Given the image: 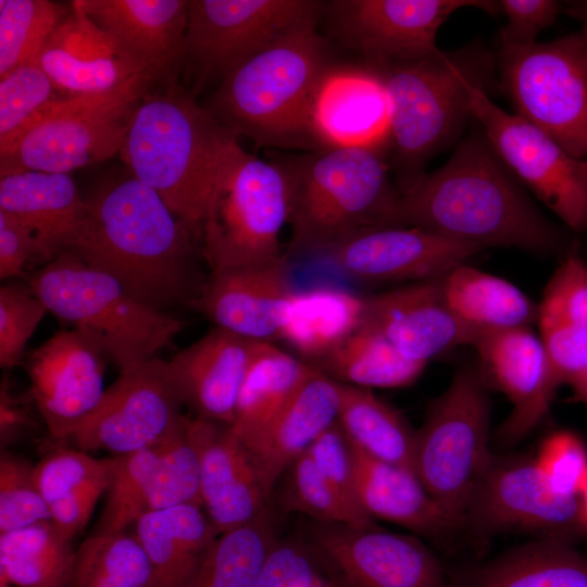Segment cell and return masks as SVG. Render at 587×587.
I'll list each match as a JSON object with an SVG mask.
<instances>
[{
  "label": "cell",
  "mask_w": 587,
  "mask_h": 587,
  "mask_svg": "<svg viewBox=\"0 0 587 587\" xmlns=\"http://www.w3.org/2000/svg\"><path fill=\"white\" fill-rule=\"evenodd\" d=\"M0 211L34 230L48 263L75 245L87 204L70 174L24 171L1 177Z\"/></svg>",
  "instance_id": "cell-29"
},
{
  "label": "cell",
  "mask_w": 587,
  "mask_h": 587,
  "mask_svg": "<svg viewBox=\"0 0 587 587\" xmlns=\"http://www.w3.org/2000/svg\"><path fill=\"white\" fill-rule=\"evenodd\" d=\"M182 407L168 362L155 357L121 369L66 441L86 452L128 454L160 440L183 416Z\"/></svg>",
  "instance_id": "cell-15"
},
{
  "label": "cell",
  "mask_w": 587,
  "mask_h": 587,
  "mask_svg": "<svg viewBox=\"0 0 587 587\" xmlns=\"http://www.w3.org/2000/svg\"><path fill=\"white\" fill-rule=\"evenodd\" d=\"M305 452L342 500L358 513L371 519L359 504L352 448L338 422L323 432Z\"/></svg>",
  "instance_id": "cell-50"
},
{
  "label": "cell",
  "mask_w": 587,
  "mask_h": 587,
  "mask_svg": "<svg viewBox=\"0 0 587 587\" xmlns=\"http://www.w3.org/2000/svg\"><path fill=\"white\" fill-rule=\"evenodd\" d=\"M350 444L358 501L372 520L380 519L438 539L461 529L412 469L378 460Z\"/></svg>",
  "instance_id": "cell-30"
},
{
  "label": "cell",
  "mask_w": 587,
  "mask_h": 587,
  "mask_svg": "<svg viewBox=\"0 0 587 587\" xmlns=\"http://www.w3.org/2000/svg\"><path fill=\"white\" fill-rule=\"evenodd\" d=\"M111 478L91 483L49 507L50 521L64 537L72 540L85 527Z\"/></svg>",
  "instance_id": "cell-55"
},
{
  "label": "cell",
  "mask_w": 587,
  "mask_h": 587,
  "mask_svg": "<svg viewBox=\"0 0 587 587\" xmlns=\"http://www.w3.org/2000/svg\"><path fill=\"white\" fill-rule=\"evenodd\" d=\"M158 84L177 80L188 18L186 0H75Z\"/></svg>",
  "instance_id": "cell-25"
},
{
  "label": "cell",
  "mask_w": 587,
  "mask_h": 587,
  "mask_svg": "<svg viewBox=\"0 0 587 587\" xmlns=\"http://www.w3.org/2000/svg\"><path fill=\"white\" fill-rule=\"evenodd\" d=\"M108 357L78 329L60 330L28 353L29 395L54 441H66L105 391Z\"/></svg>",
  "instance_id": "cell-18"
},
{
  "label": "cell",
  "mask_w": 587,
  "mask_h": 587,
  "mask_svg": "<svg viewBox=\"0 0 587 587\" xmlns=\"http://www.w3.org/2000/svg\"><path fill=\"white\" fill-rule=\"evenodd\" d=\"M228 130L173 80L143 96L118 152L133 177L155 190L198 239Z\"/></svg>",
  "instance_id": "cell-6"
},
{
  "label": "cell",
  "mask_w": 587,
  "mask_h": 587,
  "mask_svg": "<svg viewBox=\"0 0 587 587\" xmlns=\"http://www.w3.org/2000/svg\"><path fill=\"white\" fill-rule=\"evenodd\" d=\"M312 364L260 341L246 370L236 402L235 434L247 438L263 429L297 392Z\"/></svg>",
  "instance_id": "cell-36"
},
{
  "label": "cell",
  "mask_w": 587,
  "mask_h": 587,
  "mask_svg": "<svg viewBox=\"0 0 587 587\" xmlns=\"http://www.w3.org/2000/svg\"><path fill=\"white\" fill-rule=\"evenodd\" d=\"M70 13L50 0H0V78L36 59Z\"/></svg>",
  "instance_id": "cell-43"
},
{
  "label": "cell",
  "mask_w": 587,
  "mask_h": 587,
  "mask_svg": "<svg viewBox=\"0 0 587 587\" xmlns=\"http://www.w3.org/2000/svg\"><path fill=\"white\" fill-rule=\"evenodd\" d=\"M114 459H97L77 448H57L34 467L48 508L87 485L112 476Z\"/></svg>",
  "instance_id": "cell-47"
},
{
  "label": "cell",
  "mask_w": 587,
  "mask_h": 587,
  "mask_svg": "<svg viewBox=\"0 0 587 587\" xmlns=\"http://www.w3.org/2000/svg\"><path fill=\"white\" fill-rule=\"evenodd\" d=\"M312 365L339 383L367 389L410 386L426 366L407 359L363 326Z\"/></svg>",
  "instance_id": "cell-39"
},
{
  "label": "cell",
  "mask_w": 587,
  "mask_h": 587,
  "mask_svg": "<svg viewBox=\"0 0 587 587\" xmlns=\"http://www.w3.org/2000/svg\"><path fill=\"white\" fill-rule=\"evenodd\" d=\"M507 16L501 45L523 47L536 42L537 35L552 25L563 4L554 0H500Z\"/></svg>",
  "instance_id": "cell-53"
},
{
  "label": "cell",
  "mask_w": 587,
  "mask_h": 587,
  "mask_svg": "<svg viewBox=\"0 0 587 587\" xmlns=\"http://www.w3.org/2000/svg\"><path fill=\"white\" fill-rule=\"evenodd\" d=\"M311 551L337 587H448V573L420 539L369 525L316 522Z\"/></svg>",
  "instance_id": "cell-14"
},
{
  "label": "cell",
  "mask_w": 587,
  "mask_h": 587,
  "mask_svg": "<svg viewBox=\"0 0 587 587\" xmlns=\"http://www.w3.org/2000/svg\"><path fill=\"white\" fill-rule=\"evenodd\" d=\"M317 20L299 24L236 67L204 108L257 146L321 150L314 109L335 65Z\"/></svg>",
  "instance_id": "cell-3"
},
{
  "label": "cell",
  "mask_w": 587,
  "mask_h": 587,
  "mask_svg": "<svg viewBox=\"0 0 587 587\" xmlns=\"http://www.w3.org/2000/svg\"><path fill=\"white\" fill-rule=\"evenodd\" d=\"M449 309L474 329L530 326L538 305L510 282L462 264L441 277Z\"/></svg>",
  "instance_id": "cell-35"
},
{
  "label": "cell",
  "mask_w": 587,
  "mask_h": 587,
  "mask_svg": "<svg viewBox=\"0 0 587 587\" xmlns=\"http://www.w3.org/2000/svg\"><path fill=\"white\" fill-rule=\"evenodd\" d=\"M294 292L283 255L263 265L210 272L191 309L216 327L272 342L279 339Z\"/></svg>",
  "instance_id": "cell-22"
},
{
  "label": "cell",
  "mask_w": 587,
  "mask_h": 587,
  "mask_svg": "<svg viewBox=\"0 0 587 587\" xmlns=\"http://www.w3.org/2000/svg\"><path fill=\"white\" fill-rule=\"evenodd\" d=\"M275 519L266 509L251 522L220 534L183 587H254L276 544Z\"/></svg>",
  "instance_id": "cell-38"
},
{
  "label": "cell",
  "mask_w": 587,
  "mask_h": 587,
  "mask_svg": "<svg viewBox=\"0 0 587 587\" xmlns=\"http://www.w3.org/2000/svg\"><path fill=\"white\" fill-rule=\"evenodd\" d=\"M485 86L471 88L472 117L511 174L571 229L587 230V160L571 155L554 139L495 104Z\"/></svg>",
  "instance_id": "cell-13"
},
{
  "label": "cell",
  "mask_w": 587,
  "mask_h": 587,
  "mask_svg": "<svg viewBox=\"0 0 587 587\" xmlns=\"http://www.w3.org/2000/svg\"><path fill=\"white\" fill-rule=\"evenodd\" d=\"M471 346L487 385L513 404L497 434L501 444L514 445L547 414L541 399L546 369L542 341L530 326H521L478 329Z\"/></svg>",
  "instance_id": "cell-24"
},
{
  "label": "cell",
  "mask_w": 587,
  "mask_h": 587,
  "mask_svg": "<svg viewBox=\"0 0 587 587\" xmlns=\"http://www.w3.org/2000/svg\"><path fill=\"white\" fill-rule=\"evenodd\" d=\"M440 280L412 283L363 298L360 326L380 335L407 359L425 364L471 346L478 329L449 309Z\"/></svg>",
  "instance_id": "cell-20"
},
{
  "label": "cell",
  "mask_w": 587,
  "mask_h": 587,
  "mask_svg": "<svg viewBox=\"0 0 587 587\" xmlns=\"http://www.w3.org/2000/svg\"><path fill=\"white\" fill-rule=\"evenodd\" d=\"M327 7L338 37L363 54L367 66L436 53L439 27L462 8L500 13L499 1L491 0H337Z\"/></svg>",
  "instance_id": "cell-16"
},
{
  "label": "cell",
  "mask_w": 587,
  "mask_h": 587,
  "mask_svg": "<svg viewBox=\"0 0 587 587\" xmlns=\"http://www.w3.org/2000/svg\"><path fill=\"white\" fill-rule=\"evenodd\" d=\"M49 312L30 287L3 285L0 288V366L21 364L26 345Z\"/></svg>",
  "instance_id": "cell-49"
},
{
  "label": "cell",
  "mask_w": 587,
  "mask_h": 587,
  "mask_svg": "<svg viewBox=\"0 0 587 587\" xmlns=\"http://www.w3.org/2000/svg\"><path fill=\"white\" fill-rule=\"evenodd\" d=\"M539 337L546 357L544 397L587 367V263L572 249L549 279L537 304Z\"/></svg>",
  "instance_id": "cell-28"
},
{
  "label": "cell",
  "mask_w": 587,
  "mask_h": 587,
  "mask_svg": "<svg viewBox=\"0 0 587 587\" xmlns=\"http://www.w3.org/2000/svg\"><path fill=\"white\" fill-rule=\"evenodd\" d=\"M315 559L295 541H276L270 551L254 587H319Z\"/></svg>",
  "instance_id": "cell-52"
},
{
  "label": "cell",
  "mask_w": 587,
  "mask_h": 587,
  "mask_svg": "<svg viewBox=\"0 0 587 587\" xmlns=\"http://www.w3.org/2000/svg\"><path fill=\"white\" fill-rule=\"evenodd\" d=\"M492 55L478 45L405 62L369 66L387 99L386 148L398 192L424 174L428 160L449 147L472 117L473 86L494 83Z\"/></svg>",
  "instance_id": "cell-4"
},
{
  "label": "cell",
  "mask_w": 587,
  "mask_h": 587,
  "mask_svg": "<svg viewBox=\"0 0 587 587\" xmlns=\"http://www.w3.org/2000/svg\"><path fill=\"white\" fill-rule=\"evenodd\" d=\"M35 465L10 453L0 458V534L50 521L48 504L34 473Z\"/></svg>",
  "instance_id": "cell-48"
},
{
  "label": "cell",
  "mask_w": 587,
  "mask_h": 587,
  "mask_svg": "<svg viewBox=\"0 0 587 587\" xmlns=\"http://www.w3.org/2000/svg\"><path fill=\"white\" fill-rule=\"evenodd\" d=\"M28 286L49 312L92 338L120 370L172 348L187 325L142 303L72 251L33 273Z\"/></svg>",
  "instance_id": "cell-8"
},
{
  "label": "cell",
  "mask_w": 587,
  "mask_h": 587,
  "mask_svg": "<svg viewBox=\"0 0 587 587\" xmlns=\"http://www.w3.org/2000/svg\"><path fill=\"white\" fill-rule=\"evenodd\" d=\"M483 249L411 226H373L355 232L324 252L352 279L419 283L444 277Z\"/></svg>",
  "instance_id": "cell-19"
},
{
  "label": "cell",
  "mask_w": 587,
  "mask_h": 587,
  "mask_svg": "<svg viewBox=\"0 0 587 587\" xmlns=\"http://www.w3.org/2000/svg\"><path fill=\"white\" fill-rule=\"evenodd\" d=\"M563 9L569 16L580 24L579 34L587 40V0L565 2Z\"/></svg>",
  "instance_id": "cell-57"
},
{
  "label": "cell",
  "mask_w": 587,
  "mask_h": 587,
  "mask_svg": "<svg viewBox=\"0 0 587 587\" xmlns=\"http://www.w3.org/2000/svg\"><path fill=\"white\" fill-rule=\"evenodd\" d=\"M34 425L24 400L13 394L3 377L0 389V436L8 444Z\"/></svg>",
  "instance_id": "cell-56"
},
{
  "label": "cell",
  "mask_w": 587,
  "mask_h": 587,
  "mask_svg": "<svg viewBox=\"0 0 587 587\" xmlns=\"http://www.w3.org/2000/svg\"><path fill=\"white\" fill-rule=\"evenodd\" d=\"M384 226H411L476 246L548 254L564 238L520 187L483 134L459 143L437 171L398 192Z\"/></svg>",
  "instance_id": "cell-1"
},
{
  "label": "cell",
  "mask_w": 587,
  "mask_h": 587,
  "mask_svg": "<svg viewBox=\"0 0 587 587\" xmlns=\"http://www.w3.org/2000/svg\"><path fill=\"white\" fill-rule=\"evenodd\" d=\"M162 438L147 448L113 458L112 478L97 530H127L148 511L162 454Z\"/></svg>",
  "instance_id": "cell-42"
},
{
  "label": "cell",
  "mask_w": 587,
  "mask_h": 587,
  "mask_svg": "<svg viewBox=\"0 0 587 587\" xmlns=\"http://www.w3.org/2000/svg\"><path fill=\"white\" fill-rule=\"evenodd\" d=\"M569 385L573 389L575 399L587 403V367Z\"/></svg>",
  "instance_id": "cell-58"
},
{
  "label": "cell",
  "mask_w": 587,
  "mask_h": 587,
  "mask_svg": "<svg viewBox=\"0 0 587 587\" xmlns=\"http://www.w3.org/2000/svg\"><path fill=\"white\" fill-rule=\"evenodd\" d=\"M158 83L134 76L102 95L66 97L22 137L0 150V176L24 171L70 174L120 152L143 96Z\"/></svg>",
  "instance_id": "cell-10"
},
{
  "label": "cell",
  "mask_w": 587,
  "mask_h": 587,
  "mask_svg": "<svg viewBox=\"0 0 587 587\" xmlns=\"http://www.w3.org/2000/svg\"><path fill=\"white\" fill-rule=\"evenodd\" d=\"M284 496L288 510L304 513L316 522L369 525V519L351 509L324 478L307 452L289 467Z\"/></svg>",
  "instance_id": "cell-46"
},
{
  "label": "cell",
  "mask_w": 587,
  "mask_h": 587,
  "mask_svg": "<svg viewBox=\"0 0 587 587\" xmlns=\"http://www.w3.org/2000/svg\"><path fill=\"white\" fill-rule=\"evenodd\" d=\"M64 98L37 59L0 78V150L14 143Z\"/></svg>",
  "instance_id": "cell-44"
},
{
  "label": "cell",
  "mask_w": 587,
  "mask_h": 587,
  "mask_svg": "<svg viewBox=\"0 0 587 587\" xmlns=\"http://www.w3.org/2000/svg\"><path fill=\"white\" fill-rule=\"evenodd\" d=\"M363 298L321 287L294 292L279 339L312 364L329 353L361 325Z\"/></svg>",
  "instance_id": "cell-34"
},
{
  "label": "cell",
  "mask_w": 587,
  "mask_h": 587,
  "mask_svg": "<svg viewBox=\"0 0 587 587\" xmlns=\"http://www.w3.org/2000/svg\"><path fill=\"white\" fill-rule=\"evenodd\" d=\"M11 580L8 578V576L0 571V587H12Z\"/></svg>",
  "instance_id": "cell-60"
},
{
  "label": "cell",
  "mask_w": 587,
  "mask_h": 587,
  "mask_svg": "<svg viewBox=\"0 0 587 587\" xmlns=\"http://www.w3.org/2000/svg\"><path fill=\"white\" fill-rule=\"evenodd\" d=\"M541 472L559 492L578 496L587 475V450L575 434H550L535 458Z\"/></svg>",
  "instance_id": "cell-51"
},
{
  "label": "cell",
  "mask_w": 587,
  "mask_h": 587,
  "mask_svg": "<svg viewBox=\"0 0 587 587\" xmlns=\"http://www.w3.org/2000/svg\"><path fill=\"white\" fill-rule=\"evenodd\" d=\"M464 527L478 535L527 530L563 538L582 529L579 498L555 490L535 459L492 457L473 492Z\"/></svg>",
  "instance_id": "cell-17"
},
{
  "label": "cell",
  "mask_w": 587,
  "mask_h": 587,
  "mask_svg": "<svg viewBox=\"0 0 587 587\" xmlns=\"http://www.w3.org/2000/svg\"><path fill=\"white\" fill-rule=\"evenodd\" d=\"M184 503L202 507L198 457L185 415L162 438L161 460L147 512Z\"/></svg>",
  "instance_id": "cell-45"
},
{
  "label": "cell",
  "mask_w": 587,
  "mask_h": 587,
  "mask_svg": "<svg viewBox=\"0 0 587 587\" xmlns=\"http://www.w3.org/2000/svg\"><path fill=\"white\" fill-rule=\"evenodd\" d=\"M286 223L288 189L283 171L273 160L247 152L228 130L199 229L201 255L210 272L282 258L279 235Z\"/></svg>",
  "instance_id": "cell-7"
},
{
  "label": "cell",
  "mask_w": 587,
  "mask_h": 587,
  "mask_svg": "<svg viewBox=\"0 0 587 587\" xmlns=\"http://www.w3.org/2000/svg\"><path fill=\"white\" fill-rule=\"evenodd\" d=\"M503 90L516 114L563 147L587 155V40L579 32L515 47L501 45Z\"/></svg>",
  "instance_id": "cell-11"
},
{
  "label": "cell",
  "mask_w": 587,
  "mask_h": 587,
  "mask_svg": "<svg viewBox=\"0 0 587 587\" xmlns=\"http://www.w3.org/2000/svg\"><path fill=\"white\" fill-rule=\"evenodd\" d=\"M578 498H579L582 529H587V475L580 487Z\"/></svg>",
  "instance_id": "cell-59"
},
{
  "label": "cell",
  "mask_w": 587,
  "mask_h": 587,
  "mask_svg": "<svg viewBox=\"0 0 587 587\" xmlns=\"http://www.w3.org/2000/svg\"><path fill=\"white\" fill-rule=\"evenodd\" d=\"M132 528L152 565L151 587H183L220 535L196 503L146 512Z\"/></svg>",
  "instance_id": "cell-33"
},
{
  "label": "cell",
  "mask_w": 587,
  "mask_h": 587,
  "mask_svg": "<svg viewBox=\"0 0 587 587\" xmlns=\"http://www.w3.org/2000/svg\"><path fill=\"white\" fill-rule=\"evenodd\" d=\"M448 587H587V555L544 537L448 574Z\"/></svg>",
  "instance_id": "cell-32"
},
{
  "label": "cell",
  "mask_w": 587,
  "mask_h": 587,
  "mask_svg": "<svg viewBox=\"0 0 587 587\" xmlns=\"http://www.w3.org/2000/svg\"><path fill=\"white\" fill-rule=\"evenodd\" d=\"M386 147L274 153L288 189L289 254L324 253L361 229L384 226L398 198Z\"/></svg>",
  "instance_id": "cell-5"
},
{
  "label": "cell",
  "mask_w": 587,
  "mask_h": 587,
  "mask_svg": "<svg viewBox=\"0 0 587 587\" xmlns=\"http://www.w3.org/2000/svg\"><path fill=\"white\" fill-rule=\"evenodd\" d=\"M87 216L71 250L154 309L191 308L207 277L197 235L162 198L135 177L86 199Z\"/></svg>",
  "instance_id": "cell-2"
},
{
  "label": "cell",
  "mask_w": 587,
  "mask_h": 587,
  "mask_svg": "<svg viewBox=\"0 0 587 587\" xmlns=\"http://www.w3.org/2000/svg\"><path fill=\"white\" fill-rule=\"evenodd\" d=\"M36 59L55 88L66 97L108 93L146 73L117 40L74 1L71 13L51 33Z\"/></svg>",
  "instance_id": "cell-23"
},
{
  "label": "cell",
  "mask_w": 587,
  "mask_h": 587,
  "mask_svg": "<svg viewBox=\"0 0 587 587\" xmlns=\"http://www.w3.org/2000/svg\"><path fill=\"white\" fill-rule=\"evenodd\" d=\"M315 0H188L183 65L197 88L221 82L277 38L314 17Z\"/></svg>",
  "instance_id": "cell-12"
},
{
  "label": "cell",
  "mask_w": 587,
  "mask_h": 587,
  "mask_svg": "<svg viewBox=\"0 0 587 587\" xmlns=\"http://www.w3.org/2000/svg\"><path fill=\"white\" fill-rule=\"evenodd\" d=\"M260 341L214 326L168 362L183 402L196 416L233 425L238 392Z\"/></svg>",
  "instance_id": "cell-26"
},
{
  "label": "cell",
  "mask_w": 587,
  "mask_h": 587,
  "mask_svg": "<svg viewBox=\"0 0 587 587\" xmlns=\"http://www.w3.org/2000/svg\"><path fill=\"white\" fill-rule=\"evenodd\" d=\"M337 422L365 453L413 470L415 432L404 417L371 389L338 382Z\"/></svg>",
  "instance_id": "cell-37"
},
{
  "label": "cell",
  "mask_w": 587,
  "mask_h": 587,
  "mask_svg": "<svg viewBox=\"0 0 587 587\" xmlns=\"http://www.w3.org/2000/svg\"><path fill=\"white\" fill-rule=\"evenodd\" d=\"M186 426L198 457L201 504L218 534L258 517L270 498L232 425L186 416Z\"/></svg>",
  "instance_id": "cell-21"
},
{
  "label": "cell",
  "mask_w": 587,
  "mask_h": 587,
  "mask_svg": "<svg viewBox=\"0 0 587 587\" xmlns=\"http://www.w3.org/2000/svg\"><path fill=\"white\" fill-rule=\"evenodd\" d=\"M51 521L0 534V571L16 587H68L75 549Z\"/></svg>",
  "instance_id": "cell-40"
},
{
  "label": "cell",
  "mask_w": 587,
  "mask_h": 587,
  "mask_svg": "<svg viewBox=\"0 0 587 587\" xmlns=\"http://www.w3.org/2000/svg\"><path fill=\"white\" fill-rule=\"evenodd\" d=\"M490 400L478 365L459 369L415 432L413 471L448 515L464 527L467 507L489 466Z\"/></svg>",
  "instance_id": "cell-9"
},
{
  "label": "cell",
  "mask_w": 587,
  "mask_h": 587,
  "mask_svg": "<svg viewBox=\"0 0 587 587\" xmlns=\"http://www.w3.org/2000/svg\"><path fill=\"white\" fill-rule=\"evenodd\" d=\"M338 382L312 365L303 384L260 432L240 439L268 498L283 473L337 421Z\"/></svg>",
  "instance_id": "cell-27"
},
{
  "label": "cell",
  "mask_w": 587,
  "mask_h": 587,
  "mask_svg": "<svg viewBox=\"0 0 587 587\" xmlns=\"http://www.w3.org/2000/svg\"><path fill=\"white\" fill-rule=\"evenodd\" d=\"M32 263H45L34 230L16 217L0 211V278L21 277Z\"/></svg>",
  "instance_id": "cell-54"
},
{
  "label": "cell",
  "mask_w": 587,
  "mask_h": 587,
  "mask_svg": "<svg viewBox=\"0 0 587 587\" xmlns=\"http://www.w3.org/2000/svg\"><path fill=\"white\" fill-rule=\"evenodd\" d=\"M152 565L133 532H99L75 550L68 587H151Z\"/></svg>",
  "instance_id": "cell-41"
},
{
  "label": "cell",
  "mask_w": 587,
  "mask_h": 587,
  "mask_svg": "<svg viewBox=\"0 0 587 587\" xmlns=\"http://www.w3.org/2000/svg\"><path fill=\"white\" fill-rule=\"evenodd\" d=\"M314 128L321 149L386 147L387 99L374 71L335 66L316 99Z\"/></svg>",
  "instance_id": "cell-31"
}]
</instances>
